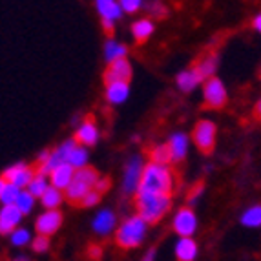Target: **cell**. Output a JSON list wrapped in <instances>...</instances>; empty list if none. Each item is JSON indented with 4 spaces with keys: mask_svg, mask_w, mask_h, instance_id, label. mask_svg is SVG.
I'll list each match as a JSON object with an SVG mask.
<instances>
[{
    "mask_svg": "<svg viewBox=\"0 0 261 261\" xmlns=\"http://www.w3.org/2000/svg\"><path fill=\"white\" fill-rule=\"evenodd\" d=\"M241 223L245 226H250V228L261 226V205H254L248 210H245L243 216H241Z\"/></svg>",
    "mask_w": 261,
    "mask_h": 261,
    "instance_id": "28",
    "label": "cell"
},
{
    "mask_svg": "<svg viewBox=\"0 0 261 261\" xmlns=\"http://www.w3.org/2000/svg\"><path fill=\"white\" fill-rule=\"evenodd\" d=\"M203 99H205L206 110L225 108L226 100H228V93H226V88L223 84V81H219L218 77L206 79L205 86H203Z\"/></svg>",
    "mask_w": 261,
    "mask_h": 261,
    "instance_id": "6",
    "label": "cell"
},
{
    "mask_svg": "<svg viewBox=\"0 0 261 261\" xmlns=\"http://www.w3.org/2000/svg\"><path fill=\"white\" fill-rule=\"evenodd\" d=\"M197 256V243L192 238H179L175 243V257L177 261H194Z\"/></svg>",
    "mask_w": 261,
    "mask_h": 261,
    "instance_id": "18",
    "label": "cell"
},
{
    "mask_svg": "<svg viewBox=\"0 0 261 261\" xmlns=\"http://www.w3.org/2000/svg\"><path fill=\"white\" fill-rule=\"evenodd\" d=\"M201 83H205V81L201 79V75L196 71V68L185 70V71H181V73L177 75V86H179V90H181V92H185V93L192 92V90H196Z\"/></svg>",
    "mask_w": 261,
    "mask_h": 261,
    "instance_id": "19",
    "label": "cell"
},
{
    "mask_svg": "<svg viewBox=\"0 0 261 261\" xmlns=\"http://www.w3.org/2000/svg\"><path fill=\"white\" fill-rule=\"evenodd\" d=\"M97 139H99V128H97L93 117H86L75 134V141L81 143V146H93Z\"/></svg>",
    "mask_w": 261,
    "mask_h": 261,
    "instance_id": "14",
    "label": "cell"
},
{
    "mask_svg": "<svg viewBox=\"0 0 261 261\" xmlns=\"http://www.w3.org/2000/svg\"><path fill=\"white\" fill-rule=\"evenodd\" d=\"M194 68H196V71L201 75V79H203V81H206V79L214 77V71L218 70V57H216V55L203 57V59H201V61L197 62Z\"/></svg>",
    "mask_w": 261,
    "mask_h": 261,
    "instance_id": "24",
    "label": "cell"
},
{
    "mask_svg": "<svg viewBox=\"0 0 261 261\" xmlns=\"http://www.w3.org/2000/svg\"><path fill=\"white\" fill-rule=\"evenodd\" d=\"M216 137H218V126L208 119H201L194 126V132H192V141L197 146V150L201 153H205V155H210L214 152Z\"/></svg>",
    "mask_w": 261,
    "mask_h": 261,
    "instance_id": "5",
    "label": "cell"
},
{
    "mask_svg": "<svg viewBox=\"0 0 261 261\" xmlns=\"http://www.w3.org/2000/svg\"><path fill=\"white\" fill-rule=\"evenodd\" d=\"M66 163L73 166L75 170L88 166V150H86V146H81V144H77V146L71 150L70 155H68V161H66Z\"/></svg>",
    "mask_w": 261,
    "mask_h": 261,
    "instance_id": "26",
    "label": "cell"
},
{
    "mask_svg": "<svg viewBox=\"0 0 261 261\" xmlns=\"http://www.w3.org/2000/svg\"><path fill=\"white\" fill-rule=\"evenodd\" d=\"M100 201V194L97 190H90L86 196L83 197V201L79 203V206H95Z\"/></svg>",
    "mask_w": 261,
    "mask_h": 261,
    "instance_id": "35",
    "label": "cell"
},
{
    "mask_svg": "<svg viewBox=\"0 0 261 261\" xmlns=\"http://www.w3.org/2000/svg\"><path fill=\"white\" fill-rule=\"evenodd\" d=\"M73 175H75L73 166L68 165V163H62L61 166H57L51 174H49V185L64 192L66 188L70 187L71 181H73Z\"/></svg>",
    "mask_w": 261,
    "mask_h": 261,
    "instance_id": "15",
    "label": "cell"
},
{
    "mask_svg": "<svg viewBox=\"0 0 261 261\" xmlns=\"http://www.w3.org/2000/svg\"><path fill=\"white\" fill-rule=\"evenodd\" d=\"M172 226H174L175 234H179L181 238H192L197 230L196 212H194L190 206H183V208H179L174 216Z\"/></svg>",
    "mask_w": 261,
    "mask_h": 261,
    "instance_id": "8",
    "label": "cell"
},
{
    "mask_svg": "<svg viewBox=\"0 0 261 261\" xmlns=\"http://www.w3.org/2000/svg\"><path fill=\"white\" fill-rule=\"evenodd\" d=\"M18 192H20V188H17L15 185L6 181L4 190L0 194V203H2V205H15V199H17Z\"/></svg>",
    "mask_w": 261,
    "mask_h": 261,
    "instance_id": "30",
    "label": "cell"
},
{
    "mask_svg": "<svg viewBox=\"0 0 261 261\" xmlns=\"http://www.w3.org/2000/svg\"><path fill=\"white\" fill-rule=\"evenodd\" d=\"M188 135L183 134V132H175L172 137L168 139V150H170V161L172 163H179L183 161L185 157H187V152H188Z\"/></svg>",
    "mask_w": 261,
    "mask_h": 261,
    "instance_id": "13",
    "label": "cell"
},
{
    "mask_svg": "<svg viewBox=\"0 0 261 261\" xmlns=\"http://www.w3.org/2000/svg\"><path fill=\"white\" fill-rule=\"evenodd\" d=\"M150 163H157V165H168L170 161V150L168 144H157L150 150Z\"/></svg>",
    "mask_w": 261,
    "mask_h": 261,
    "instance_id": "29",
    "label": "cell"
},
{
    "mask_svg": "<svg viewBox=\"0 0 261 261\" xmlns=\"http://www.w3.org/2000/svg\"><path fill=\"white\" fill-rule=\"evenodd\" d=\"M143 170H144V161L141 155L130 157V161L126 163V168H124V175H122V192L126 196H135L137 190H139L141 177H143Z\"/></svg>",
    "mask_w": 261,
    "mask_h": 261,
    "instance_id": "7",
    "label": "cell"
},
{
    "mask_svg": "<svg viewBox=\"0 0 261 261\" xmlns=\"http://www.w3.org/2000/svg\"><path fill=\"white\" fill-rule=\"evenodd\" d=\"M153 30H155V26H153V22L150 18H139V20H135L132 24V35H134L137 44L146 42L152 37Z\"/></svg>",
    "mask_w": 261,
    "mask_h": 261,
    "instance_id": "20",
    "label": "cell"
},
{
    "mask_svg": "<svg viewBox=\"0 0 261 261\" xmlns=\"http://www.w3.org/2000/svg\"><path fill=\"white\" fill-rule=\"evenodd\" d=\"M51 187V185H49V179H48V175H42V174H35L33 175V179H31L30 181V185H28V188L26 190L30 192L31 196L35 197H42L44 196V192L48 190V188Z\"/></svg>",
    "mask_w": 261,
    "mask_h": 261,
    "instance_id": "25",
    "label": "cell"
},
{
    "mask_svg": "<svg viewBox=\"0 0 261 261\" xmlns=\"http://www.w3.org/2000/svg\"><path fill=\"white\" fill-rule=\"evenodd\" d=\"M97 11L100 15V20L115 24L122 17V9L117 0H95Z\"/></svg>",
    "mask_w": 261,
    "mask_h": 261,
    "instance_id": "16",
    "label": "cell"
},
{
    "mask_svg": "<svg viewBox=\"0 0 261 261\" xmlns=\"http://www.w3.org/2000/svg\"><path fill=\"white\" fill-rule=\"evenodd\" d=\"M4 187H6V179H4V177H0V194H2Z\"/></svg>",
    "mask_w": 261,
    "mask_h": 261,
    "instance_id": "42",
    "label": "cell"
},
{
    "mask_svg": "<svg viewBox=\"0 0 261 261\" xmlns=\"http://www.w3.org/2000/svg\"><path fill=\"white\" fill-rule=\"evenodd\" d=\"M100 254H102V252H100V248L97 247V245H93V247L90 248V257H93V259H99Z\"/></svg>",
    "mask_w": 261,
    "mask_h": 261,
    "instance_id": "37",
    "label": "cell"
},
{
    "mask_svg": "<svg viewBox=\"0 0 261 261\" xmlns=\"http://www.w3.org/2000/svg\"><path fill=\"white\" fill-rule=\"evenodd\" d=\"M135 206H137V214L144 221L148 223V225H155L172 208V196L137 192L135 194Z\"/></svg>",
    "mask_w": 261,
    "mask_h": 261,
    "instance_id": "2",
    "label": "cell"
},
{
    "mask_svg": "<svg viewBox=\"0 0 261 261\" xmlns=\"http://www.w3.org/2000/svg\"><path fill=\"white\" fill-rule=\"evenodd\" d=\"M62 201H64V194H62V190H59L55 187H49L48 190L44 192V196L40 197V203H42L46 210H59Z\"/></svg>",
    "mask_w": 261,
    "mask_h": 261,
    "instance_id": "22",
    "label": "cell"
},
{
    "mask_svg": "<svg viewBox=\"0 0 261 261\" xmlns=\"http://www.w3.org/2000/svg\"><path fill=\"white\" fill-rule=\"evenodd\" d=\"M115 223H117L115 214H113L112 210L105 208V210H100V212H97V216L92 221V226H93V230H95V234L108 236L110 232H113V228H115Z\"/></svg>",
    "mask_w": 261,
    "mask_h": 261,
    "instance_id": "17",
    "label": "cell"
},
{
    "mask_svg": "<svg viewBox=\"0 0 261 261\" xmlns=\"http://www.w3.org/2000/svg\"><path fill=\"white\" fill-rule=\"evenodd\" d=\"M130 95V86L128 83H113L106 84V99L112 105H122Z\"/></svg>",
    "mask_w": 261,
    "mask_h": 261,
    "instance_id": "21",
    "label": "cell"
},
{
    "mask_svg": "<svg viewBox=\"0 0 261 261\" xmlns=\"http://www.w3.org/2000/svg\"><path fill=\"white\" fill-rule=\"evenodd\" d=\"M132 79V64L128 59H117V61L108 62L105 71V83H130Z\"/></svg>",
    "mask_w": 261,
    "mask_h": 261,
    "instance_id": "10",
    "label": "cell"
},
{
    "mask_svg": "<svg viewBox=\"0 0 261 261\" xmlns=\"http://www.w3.org/2000/svg\"><path fill=\"white\" fill-rule=\"evenodd\" d=\"M97 179H99V174H97V170L92 168V166H84V168L75 170L73 181L64 190V197L68 201H71L73 205H79L88 192L93 190Z\"/></svg>",
    "mask_w": 261,
    "mask_h": 261,
    "instance_id": "4",
    "label": "cell"
},
{
    "mask_svg": "<svg viewBox=\"0 0 261 261\" xmlns=\"http://www.w3.org/2000/svg\"><path fill=\"white\" fill-rule=\"evenodd\" d=\"M35 174H37V168L26 165V163H17V165L6 168L2 177H4L8 183L15 185V187L22 190V188H28V185H30V181L33 179Z\"/></svg>",
    "mask_w": 261,
    "mask_h": 261,
    "instance_id": "9",
    "label": "cell"
},
{
    "mask_svg": "<svg viewBox=\"0 0 261 261\" xmlns=\"http://www.w3.org/2000/svg\"><path fill=\"white\" fill-rule=\"evenodd\" d=\"M203 194H205V185L203 183H197L194 188H190V192H188V196H187V203L188 206H194L197 203V201L203 197Z\"/></svg>",
    "mask_w": 261,
    "mask_h": 261,
    "instance_id": "32",
    "label": "cell"
},
{
    "mask_svg": "<svg viewBox=\"0 0 261 261\" xmlns=\"http://www.w3.org/2000/svg\"><path fill=\"white\" fill-rule=\"evenodd\" d=\"M152 11H153V15H157V17H161V15H165V8H159V6H152Z\"/></svg>",
    "mask_w": 261,
    "mask_h": 261,
    "instance_id": "41",
    "label": "cell"
},
{
    "mask_svg": "<svg viewBox=\"0 0 261 261\" xmlns=\"http://www.w3.org/2000/svg\"><path fill=\"white\" fill-rule=\"evenodd\" d=\"M172 190H174V174L168 168V165H157V163L144 165L143 177H141V185L137 192L172 196Z\"/></svg>",
    "mask_w": 261,
    "mask_h": 261,
    "instance_id": "1",
    "label": "cell"
},
{
    "mask_svg": "<svg viewBox=\"0 0 261 261\" xmlns=\"http://www.w3.org/2000/svg\"><path fill=\"white\" fill-rule=\"evenodd\" d=\"M30 241H31V236L30 230H26V228H17L15 232H11V243L15 247H26Z\"/></svg>",
    "mask_w": 261,
    "mask_h": 261,
    "instance_id": "31",
    "label": "cell"
},
{
    "mask_svg": "<svg viewBox=\"0 0 261 261\" xmlns=\"http://www.w3.org/2000/svg\"><path fill=\"white\" fill-rule=\"evenodd\" d=\"M252 28H254V30L257 31V33H259V35H261V13L257 15V17H256V18H254V20H252Z\"/></svg>",
    "mask_w": 261,
    "mask_h": 261,
    "instance_id": "38",
    "label": "cell"
},
{
    "mask_svg": "<svg viewBox=\"0 0 261 261\" xmlns=\"http://www.w3.org/2000/svg\"><path fill=\"white\" fill-rule=\"evenodd\" d=\"M31 245H33V250H35V252L42 254L49 248V238H46V236H37L35 240L31 241Z\"/></svg>",
    "mask_w": 261,
    "mask_h": 261,
    "instance_id": "34",
    "label": "cell"
},
{
    "mask_svg": "<svg viewBox=\"0 0 261 261\" xmlns=\"http://www.w3.org/2000/svg\"><path fill=\"white\" fill-rule=\"evenodd\" d=\"M155 259V248H150L148 252H146V256L143 257V261H153Z\"/></svg>",
    "mask_w": 261,
    "mask_h": 261,
    "instance_id": "40",
    "label": "cell"
},
{
    "mask_svg": "<svg viewBox=\"0 0 261 261\" xmlns=\"http://www.w3.org/2000/svg\"><path fill=\"white\" fill-rule=\"evenodd\" d=\"M15 206H17L22 216H26V214H30L31 210H33V206H35V197L31 196L26 188H22V190L18 192L17 199H15Z\"/></svg>",
    "mask_w": 261,
    "mask_h": 261,
    "instance_id": "27",
    "label": "cell"
},
{
    "mask_svg": "<svg viewBox=\"0 0 261 261\" xmlns=\"http://www.w3.org/2000/svg\"><path fill=\"white\" fill-rule=\"evenodd\" d=\"M254 117L257 119V121L261 122V99L256 102V106H254Z\"/></svg>",
    "mask_w": 261,
    "mask_h": 261,
    "instance_id": "39",
    "label": "cell"
},
{
    "mask_svg": "<svg viewBox=\"0 0 261 261\" xmlns=\"http://www.w3.org/2000/svg\"><path fill=\"white\" fill-rule=\"evenodd\" d=\"M13 261H31L30 257H26V256H18V257H15Z\"/></svg>",
    "mask_w": 261,
    "mask_h": 261,
    "instance_id": "43",
    "label": "cell"
},
{
    "mask_svg": "<svg viewBox=\"0 0 261 261\" xmlns=\"http://www.w3.org/2000/svg\"><path fill=\"white\" fill-rule=\"evenodd\" d=\"M122 13H137L143 6V0H117Z\"/></svg>",
    "mask_w": 261,
    "mask_h": 261,
    "instance_id": "33",
    "label": "cell"
},
{
    "mask_svg": "<svg viewBox=\"0 0 261 261\" xmlns=\"http://www.w3.org/2000/svg\"><path fill=\"white\" fill-rule=\"evenodd\" d=\"M110 187H112V181H110L108 177H102V179H97V183H95V187H93V190H97L102 196V194H106V192L110 190Z\"/></svg>",
    "mask_w": 261,
    "mask_h": 261,
    "instance_id": "36",
    "label": "cell"
},
{
    "mask_svg": "<svg viewBox=\"0 0 261 261\" xmlns=\"http://www.w3.org/2000/svg\"><path fill=\"white\" fill-rule=\"evenodd\" d=\"M126 53H128V48L124 44L117 42V40H106L105 44V59L108 62H113L117 61V59H126Z\"/></svg>",
    "mask_w": 261,
    "mask_h": 261,
    "instance_id": "23",
    "label": "cell"
},
{
    "mask_svg": "<svg viewBox=\"0 0 261 261\" xmlns=\"http://www.w3.org/2000/svg\"><path fill=\"white\" fill-rule=\"evenodd\" d=\"M61 225H62V214L59 210H46V212L40 214L35 221V228L39 232V236H46V238L55 234L61 228Z\"/></svg>",
    "mask_w": 261,
    "mask_h": 261,
    "instance_id": "11",
    "label": "cell"
},
{
    "mask_svg": "<svg viewBox=\"0 0 261 261\" xmlns=\"http://www.w3.org/2000/svg\"><path fill=\"white\" fill-rule=\"evenodd\" d=\"M22 216L18 212V208L15 205H4L0 208V234L6 236V234H11L18 228L22 221Z\"/></svg>",
    "mask_w": 261,
    "mask_h": 261,
    "instance_id": "12",
    "label": "cell"
},
{
    "mask_svg": "<svg viewBox=\"0 0 261 261\" xmlns=\"http://www.w3.org/2000/svg\"><path fill=\"white\" fill-rule=\"evenodd\" d=\"M146 232H148V223L144 221L139 214L130 216L119 225L117 232H115V243L124 250H130V248L143 245Z\"/></svg>",
    "mask_w": 261,
    "mask_h": 261,
    "instance_id": "3",
    "label": "cell"
}]
</instances>
